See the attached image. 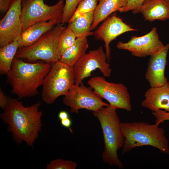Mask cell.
<instances>
[{"label":"cell","mask_w":169,"mask_h":169,"mask_svg":"<svg viewBox=\"0 0 169 169\" xmlns=\"http://www.w3.org/2000/svg\"><path fill=\"white\" fill-rule=\"evenodd\" d=\"M38 101L25 106L18 100L9 97L4 111L0 115L3 122L7 125V130L12 133L14 141L19 145L24 142L33 148L39 133L42 130V111Z\"/></svg>","instance_id":"1"},{"label":"cell","mask_w":169,"mask_h":169,"mask_svg":"<svg viewBox=\"0 0 169 169\" xmlns=\"http://www.w3.org/2000/svg\"><path fill=\"white\" fill-rule=\"evenodd\" d=\"M51 65L52 64L43 61L27 62L15 57L6 74L12 93L19 99L36 95Z\"/></svg>","instance_id":"2"},{"label":"cell","mask_w":169,"mask_h":169,"mask_svg":"<svg viewBox=\"0 0 169 169\" xmlns=\"http://www.w3.org/2000/svg\"><path fill=\"white\" fill-rule=\"evenodd\" d=\"M117 109L109 104L108 106L94 111L93 114L99 120L102 131L104 146L102 156L103 161L110 166L122 169L124 166L119 159L117 152L122 147L125 137L120 128Z\"/></svg>","instance_id":"3"},{"label":"cell","mask_w":169,"mask_h":169,"mask_svg":"<svg viewBox=\"0 0 169 169\" xmlns=\"http://www.w3.org/2000/svg\"><path fill=\"white\" fill-rule=\"evenodd\" d=\"M120 127L125 136L122 154L136 147L150 146L169 156V145L165 130L156 124L145 122H123Z\"/></svg>","instance_id":"4"},{"label":"cell","mask_w":169,"mask_h":169,"mask_svg":"<svg viewBox=\"0 0 169 169\" xmlns=\"http://www.w3.org/2000/svg\"><path fill=\"white\" fill-rule=\"evenodd\" d=\"M61 23H57L32 44L18 49L15 57L31 63L39 60L52 64L59 60V39L61 32L66 28Z\"/></svg>","instance_id":"5"},{"label":"cell","mask_w":169,"mask_h":169,"mask_svg":"<svg viewBox=\"0 0 169 169\" xmlns=\"http://www.w3.org/2000/svg\"><path fill=\"white\" fill-rule=\"evenodd\" d=\"M74 84L73 67L59 60L52 63L43 81L42 100L48 104L53 103L58 97L65 95Z\"/></svg>","instance_id":"6"},{"label":"cell","mask_w":169,"mask_h":169,"mask_svg":"<svg viewBox=\"0 0 169 169\" xmlns=\"http://www.w3.org/2000/svg\"><path fill=\"white\" fill-rule=\"evenodd\" d=\"M64 5V0L49 6L44 0H22L21 20L23 30L36 23L57 20L61 21Z\"/></svg>","instance_id":"7"},{"label":"cell","mask_w":169,"mask_h":169,"mask_svg":"<svg viewBox=\"0 0 169 169\" xmlns=\"http://www.w3.org/2000/svg\"><path fill=\"white\" fill-rule=\"evenodd\" d=\"M87 83L109 104L127 111L132 110L130 95L127 87L123 84L108 82L105 77L100 76L91 78Z\"/></svg>","instance_id":"8"},{"label":"cell","mask_w":169,"mask_h":169,"mask_svg":"<svg viewBox=\"0 0 169 169\" xmlns=\"http://www.w3.org/2000/svg\"><path fill=\"white\" fill-rule=\"evenodd\" d=\"M64 96L63 103L70 108L72 113L79 114V110L81 109L94 112L109 105L103 101L91 87H87L83 83L80 85L74 84Z\"/></svg>","instance_id":"9"},{"label":"cell","mask_w":169,"mask_h":169,"mask_svg":"<svg viewBox=\"0 0 169 169\" xmlns=\"http://www.w3.org/2000/svg\"><path fill=\"white\" fill-rule=\"evenodd\" d=\"M107 59L102 46L85 54L73 67L74 84L80 85L83 83V80L90 76L91 73L97 69H99L105 77H110L112 69L107 62Z\"/></svg>","instance_id":"10"},{"label":"cell","mask_w":169,"mask_h":169,"mask_svg":"<svg viewBox=\"0 0 169 169\" xmlns=\"http://www.w3.org/2000/svg\"><path fill=\"white\" fill-rule=\"evenodd\" d=\"M165 46L160 40L155 27L144 35L133 36L127 42L119 41L116 46L118 49L127 50L132 55L139 57L156 54L161 51Z\"/></svg>","instance_id":"11"},{"label":"cell","mask_w":169,"mask_h":169,"mask_svg":"<svg viewBox=\"0 0 169 169\" xmlns=\"http://www.w3.org/2000/svg\"><path fill=\"white\" fill-rule=\"evenodd\" d=\"M22 0H12L0 22V47L18 39L23 31L21 16Z\"/></svg>","instance_id":"12"},{"label":"cell","mask_w":169,"mask_h":169,"mask_svg":"<svg viewBox=\"0 0 169 169\" xmlns=\"http://www.w3.org/2000/svg\"><path fill=\"white\" fill-rule=\"evenodd\" d=\"M137 30L131 28L124 22L122 18L115 14L109 16L94 32L97 40H102L105 43V54L109 61L111 58L110 42L120 35L126 32L136 31Z\"/></svg>","instance_id":"13"},{"label":"cell","mask_w":169,"mask_h":169,"mask_svg":"<svg viewBox=\"0 0 169 169\" xmlns=\"http://www.w3.org/2000/svg\"><path fill=\"white\" fill-rule=\"evenodd\" d=\"M169 49L168 43L160 52L150 56L145 77L151 87L161 86L167 81L165 71Z\"/></svg>","instance_id":"14"},{"label":"cell","mask_w":169,"mask_h":169,"mask_svg":"<svg viewBox=\"0 0 169 169\" xmlns=\"http://www.w3.org/2000/svg\"><path fill=\"white\" fill-rule=\"evenodd\" d=\"M142 106L152 112L159 110L169 111V82L161 86L151 87L145 92Z\"/></svg>","instance_id":"15"},{"label":"cell","mask_w":169,"mask_h":169,"mask_svg":"<svg viewBox=\"0 0 169 169\" xmlns=\"http://www.w3.org/2000/svg\"><path fill=\"white\" fill-rule=\"evenodd\" d=\"M59 23H61V21L57 20L41 22L23 30L18 40V49L32 44Z\"/></svg>","instance_id":"16"},{"label":"cell","mask_w":169,"mask_h":169,"mask_svg":"<svg viewBox=\"0 0 169 169\" xmlns=\"http://www.w3.org/2000/svg\"><path fill=\"white\" fill-rule=\"evenodd\" d=\"M145 19L150 22L169 19V0H145L139 8Z\"/></svg>","instance_id":"17"},{"label":"cell","mask_w":169,"mask_h":169,"mask_svg":"<svg viewBox=\"0 0 169 169\" xmlns=\"http://www.w3.org/2000/svg\"><path fill=\"white\" fill-rule=\"evenodd\" d=\"M128 0H98L99 2L94 11V18L90 28L95 29L98 24L110 15L125 7Z\"/></svg>","instance_id":"18"},{"label":"cell","mask_w":169,"mask_h":169,"mask_svg":"<svg viewBox=\"0 0 169 169\" xmlns=\"http://www.w3.org/2000/svg\"><path fill=\"white\" fill-rule=\"evenodd\" d=\"M88 48L87 38H77L74 44L64 52L60 57L59 60L73 67L78 60L86 53Z\"/></svg>","instance_id":"19"},{"label":"cell","mask_w":169,"mask_h":169,"mask_svg":"<svg viewBox=\"0 0 169 169\" xmlns=\"http://www.w3.org/2000/svg\"><path fill=\"white\" fill-rule=\"evenodd\" d=\"M94 11L88 12L78 17L68 23L69 27L74 34L76 38L86 37L94 35L90 30L94 18Z\"/></svg>","instance_id":"20"},{"label":"cell","mask_w":169,"mask_h":169,"mask_svg":"<svg viewBox=\"0 0 169 169\" xmlns=\"http://www.w3.org/2000/svg\"><path fill=\"white\" fill-rule=\"evenodd\" d=\"M16 39L0 48V74H7L11 69L13 60L19 48Z\"/></svg>","instance_id":"21"},{"label":"cell","mask_w":169,"mask_h":169,"mask_svg":"<svg viewBox=\"0 0 169 169\" xmlns=\"http://www.w3.org/2000/svg\"><path fill=\"white\" fill-rule=\"evenodd\" d=\"M76 38L74 33L68 26L62 31L60 35L58 46L60 58L74 44Z\"/></svg>","instance_id":"22"},{"label":"cell","mask_w":169,"mask_h":169,"mask_svg":"<svg viewBox=\"0 0 169 169\" xmlns=\"http://www.w3.org/2000/svg\"><path fill=\"white\" fill-rule=\"evenodd\" d=\"M98 0H82L78 5L68 23L82 14L94 11L98 4Z\"/></svg>","instance_id":"23"},{"label":"cell","mask_w":169,"mask_h":169,"mask_svg":"<svg viewBox=\"0 0 169 169\" xmlns=\"http://www.w3.org/2000/svg\"><path fill=\"white\" fill-rule=\"evenodd\" d=\"M82 0H66L64 8L61 23H68L78 5Z\"/></svg>","instance_id":"24"},{"label":"cell","mask_w":169,"mask_h":169,"mask_svg":"<svg viewBox=\"0 0 169 169\" xmlns=\"http://www.w3.org/2000/svg\"><path fill=\"white\" fill-rule=\"evenodd\" d=\"M78 164L70 160H64L62 159H56L50 161L46 166V169H75Z\"/></svg>","instance_id":"25"},{"label":"cell","mask_w":169,"mask_h":169,"mask_svg":"<svg viewBox=\"0 0 169 169\" xmlns=\"http://www.w3.org/2000/svg\"><path fill=\"white\" fill-rule=\"evenodd\" d=\"M145 0H128L126 5L118 11L120 13L126 12L131 10L134 14L138 13V11Z\"/></svg>","instance_id":"26"},{"label":"cell","mask_w":169,"mask_h":169,"mask_svg":"<svg viewBox=\"0 0 169 169\" xmlns=\"http://www.w3.org/2000/svg\"><path fill=\"white\" fill-rule=\"evenodd\" d=\"M152 114L156 118L155 124L159 125L166 120H169V111L159 110L152 112Z\"/></svg>","instance_id":"27"},{"label":"cell","mask_w":169,"mask_h":169,"mask_svg":"<svg viewBox=\"0 0 169 169\" xmlns=\"http://www.w3.org/2000/svg\"><path fill=\"white\" fill-rule=\"evenodd\" d=\"M9 97L7 96L3 91L0 90V107L4 109L7 104Z\"/></svg>","instance_id":"28"},{"label":"cell","mask_w":169,"mask_h":169,"mask_svg":"<svg viewBox=\"0 0 169 169\" xmlns=\"http://www.w3.org/2000/svg\"><path fill=\"white\" fill-rule=\"evenodd\" d=\"M12 0H0V10L1 12H7L10 5Z\"/></svg>","instance_id":"29"},{"label":"cell","mask_w":169,"mask_h":169,"mask_svg":"<svg viewBox=\"0 0 169 169\" xmlns=\"http://www.w3.org/2000/svg\"><path fill=\"white\" fill-rule=\"evenodd\" d=\"M60 123L62 126L69 129L71 133L73 132V130L71 128L72 122L70 117L60 120Z\"/></svg>","instance_id":"30"},{"label":"cell","mask_w":169,"mask_h":169,"mask_svg":"<svg viewBox=\"0 0 169 169\" xmlns=\"http://www.w3.org/2000/svg\"><path fill=\"white\" fill-rule=\"evenodd\" d=\"M59 119L60 120L69 117L68 113L65 111L62 110L60 111L58 115Z\"/></svg>","instance_id":"31"}]
</instances>
